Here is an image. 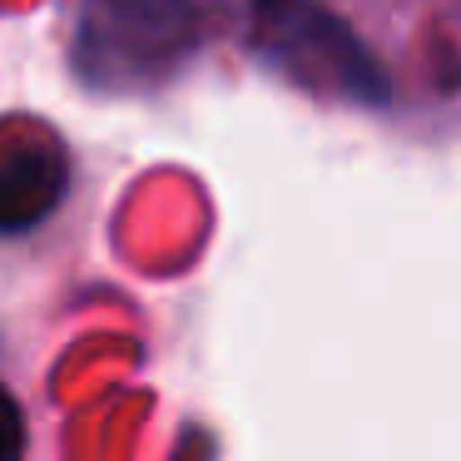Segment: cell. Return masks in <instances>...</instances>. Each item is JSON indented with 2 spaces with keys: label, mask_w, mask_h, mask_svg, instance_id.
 <instances>
[{
  "label": "cell",
  "mask_w": 461,
  "mask_h": 461,
  "mask_svg": "<svg viewBox=\"0 0 461 461\" xmlns=\"http://www.w3.org/2000/svg\"><path fill=\"white\" fill-rule=\"evenodd\" d=\"M203 31L209 15L199 0H85L70 65L100 95H144L199 55Z\"/></svg>",
  "instance_id": "obj_2"
},
{
  "label": "cell",
  "mask_w": 461,
  "mask_h": 461,
  "mask_svg": "<svg viewBox=\"0 0 461 461\" xmlns=\"http://www.w3.org/2000/svg\"><path fill=\"white\" fill-rule=\"evenodd\" d=\"M0 461H25V411L5 382H0Z\"/></svg>",
  "instance_id": "obj_4"
},
{
  "label": "cell",
  "mask_w": 461,
  "mask_h": 461,
  "mask_svg": "<svg viewBox=\"0 0 461 461\" xmlns=\"http://www.w3.org/2000/svg\"><path fill=\"white\" fill-rule=\"evenodd\" d=\"M219 11L253 60L312 100L357 110H382L392 100L382 60L322 0H219Z\"/></svg>",
  "instance_id": "obj_1"
},
{
  "label": "cell",
  "mask_w": 461,
  "mask_h": 461,
  "mask_svg": "<svg viewBox=\"0 0 461 461\" xmlns=\"http://www.w3.org/2000/svg\"><path fill=\"white\" fill-rule=\"evenodd\" d=\"M70 149L35 120H0V233H25L60 209Z\"/></svg>",
  "instance_id": "obj_3"
}]
</instances>
